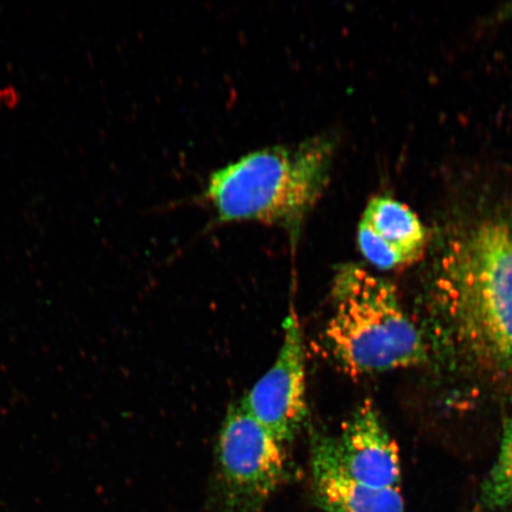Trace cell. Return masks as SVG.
I'll return each instance as SVG.
<instances>
[{"mask_svg":"<svg viewBox=\"0 0 512 512\" xmlns=\"http://www.w3.org/2000/svg\"><path fill=\"white\" fill-rule=\"evenodd\" d=\"M226 512H261L288 475L285 447L241 405L230 406L216 448Z\"/></svg>","mask_w":512,"mask_h":512,"instance_id":"277c9868","label":"cell"},{"mask_svg":"<svg viewBox=\"0 0 512 512\" xmlns=\"http://www.w3.org/2000/svg\"><path fill=\"white\" fill-rule=\"evenodd\" d=\"M2 104H4V102H3V89H0V108H2Z\"/></svg>","mask_w":512,"mask_h":512,"instance_id":"8fae6325","label":"cell"},{"mask_svg":"<svg viewBox=\"0 0 512 512\" xmlns=\"http://www.w3.org/2000/svg\"><path fill=\"white\" fill-rule=\"evenodd\" d=\"M334 315L326 347L350 376H366L424 363V339L387 279L355 264L338 267L332 284Z\"/></svg>","mask_w":512,"mask_h":512,"instance_id":"3957f363","label":"cell"},{"mask_svg":"<svg viewBox=\"0 0 512 512\" xmlns=\"http://www.w3.org/2000/svg\"><path fill=\"white\" fill-rule=\"evenodd\" d=\"M335 147L332 134H319L248 153L211 175L207 200L220 221L275 224L296 245L307 215L328 187Z\"/></svg>","mask_w":512,"mask_h":512,"instance_id":"7a4b0ae2","label":"cell"},{"mask_svg":"<svg viewBox=\"0 0 512 512\" xmlns=\"http://www.w3.org/2000/svg\"><path fill=\"white\" fill-rule=\"evenodd\" d=\"M479 501L486 510L512 512V419L504 422L496 462L484 480Z\"/></svg>","mask_w":512,"mask_h":512,"instance_id":"9c48e42d","label":"cell"},{"mask_svg":"<svg viewBox=\"0 0 512 512\" xmlns=\"http://www.w3.org/2000/svg\"><path fill=\"white\" fill-rule=\"evenodd\" d=\"M360 251L382 271L419 261L427 246V230L414 211L393 197L371 198L357 229Z\"/></svg>","mask_w":512,"mask_h":512,"instance_id":"52a82bcc","label":"cell"},{"mask_svg":"<svg viewBox=\"0 0 512 512\" xmlns=\"http://www.w3.org/2000/svg\"><path fill=\"white\" fill-rule=\"evenodd\" d=\"M435 294L460 347L512 374V222L485 221L448 245Z\"/></svg>","mask_w":512,"mask_h":512,"instance_id":"6da1fadb","label":"cell"},{"mask_svg":"<svg viewBox=\"0 0 512 512\" xmlns=\"http://www.w3.org/2000/svg\"><path fill=\"white\" fill-rule=\"evenodd\" d=\"M505 12H508L509 15H512V5L509 8L505 9Z\"/></svg>","mask_w":512,"mask_h":512,"instance_id":"7c38bea8","label":"cell"},{"mask_svg":"<svg viewBox=\"0 0 512 512\" xmlns=\"http://www.w3.org/2000/svg\"><path fill=\"white\" fill-rule=\"evenodd\" d=\"M19 101V94L12 86L3 89V102L6 107H15Z\"/></svg>","mask_w":512,"mask_h":512,"instance_id":"30bf717a","label":"cell"},{"mask_svg":"<svg viewBox=\"0 0 512 512\" xmlns=\"http://www.w3.org/2000/svg\"><path fill=\"white\" fill-rule=\"evenodd\" d=\"M336 452L345 475L373 489H400L401 458L396 441L373 403H361L345 422Z\"/></svg>","mask_w":512,"mask_h":512,"instance_id":"8992f818","label":"cell"},{"mask_svg":"<svg viewBox=\"0 0 512 512\" xmlns=\"http://www.w3.org/2000/svg\"><path fill=\"white\" fill-rule=\"evenodd\" d=\"M313 495L326 512H405L400 489H373L345 475L338 462L336 438L316 435L312 454Z\"/></svg>","mask_w":512,"mask_h":512,"instance_id":"ba28073f","label":"cell"},{"mask_svg":"<svg viewBox=\"0 0 512 512\" xmlns=\"http://www.w3.org/2000/svg\"><path fill=\"white\" fill-rule=\"evenodd\" d=\"M284 331L277 360L241 401L283 445L296 437L306 415L305 352L296 315L286 318Z\"/></svg>","mask_w":512,"mask_h":512,"instance_id":"5b68a950","label":"cell"}]
</instances>
